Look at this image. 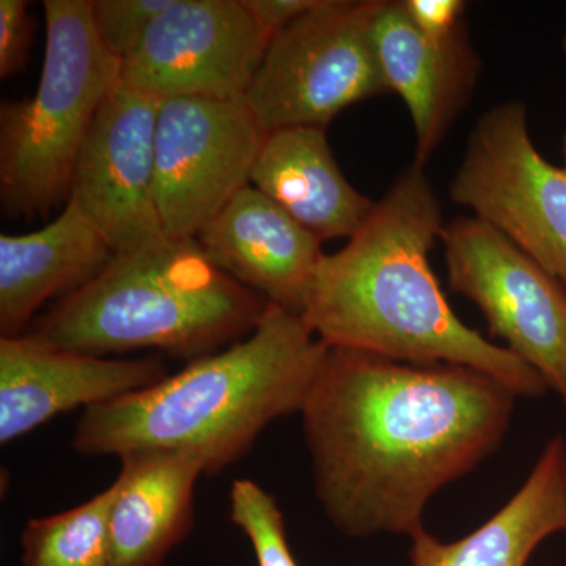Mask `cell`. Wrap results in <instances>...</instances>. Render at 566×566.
<instances>
[{
  "instance_id": "21",
  "label": "cell",
  "mask_w": 566,
  "mask_h": 566,
  "mask_svg": "<svg viewBox=\"0 0 566 566\" xmlns=\"http://www.w3.org/2000/svg\"><path fill=\"white\" fill-rule=\"evenodd\" d=\"M170 3L172 0H91L93 25L106 51L122 63Z\"/></svg>"
},
{
  "instance_id": "22",
  "label": "cell",
  "mask_w": 566,
  "mask_h": 566,
  "mask_svg": "<svg viewBox=\"0 0 566 566\" xmlns=\"http://www.w3.org/2000/svg\"><path fill=\"white\" fill-rule=\"evenodd\" d=\"M25 0H0V77L24 69L32 46V20Z\"/></svg>"
},
{
  "instance_id": "11",
  "label": "cell",
  "mask_w": 566,
  "mask_h": 566,
  "mask_svg": "<svg viewBox=\"0 0 566 566\" xmlns=\"http://www.w3.org/2000/svg\"><path fill=\"white\" fill-rule=\"evenodd\" d=\"M161 99L118 82L82 145L66 202L115 253L166 240L155 193V133Z\"/></svg>"
},
{
  "instance_id": "12",
  "label": "cell",
  "mask_w": 566,
  "mask_h": 566,
  "mask_svg": "<svg viewBox=\"0 0 566 566\" xmlns=\"http://www.w3.org/2000/svg\"><path fill=\"white\" fill-rule=\"evenodd\" d=\"M156 359H104L35 335L0 337V442L9 444L52 417L106 403L166 378Z\"/></svg>"
},
{
  "instance_id": "4",
  "label": "cell",
  "mask_w": 566,
  "mask_h": 566,
  "mask_svg": "<svg viewBox=\"0 0 566 566\" xmlns=\"http://www.w3.org/2000/svg\"><path fill=\"white\" fill-rule=\"evenodd\" d=\"M268 305L219 270L199 241L166 238L114 253L91 283L41 315L31 334L98 357L148 348L200 356L251 334Z\"/></svg>"
},
{
  "instance_id": "9",
  "label": "cell",
  "mask_w": 566,
  "mask_h": 566,
  "mask_svg": "<svg viewBox=\"0 0 566 566\" xmlns=\"http://www.w3.org/2000/svg\"><path fill=\"white\" fill-rule=\"evenodd\" d=\"M268 133L244 98H169L155 133V193L164 233L197 240L241 189Z\"/></svg>"
},
{
  "instance_id": "25",
  "label": "cell",
  "mask_w": 566,
  "mask_h": 566,
  "mask_svg": "<svg viewBox=\"0 0 566 566\" xmlns=\"http://www.w3.org/2000/svg\"><path fill=\"white\" fill-rule=\"evenodd\" d=\"M562 50H564L566 54V32L564 33V39H562ZM562 155H564V166L566 167V129L564 134V139H562Z\"/></svg>"
},
{
  "instance_id": "14",
  "label": "cell",
  "mask_w": 566,
  "mask_h": 566,
  "mask_svg": "<svg viewBox=\"0 0 566 566\" xmlns=\"http://www.w3.org/2000/svg\"><path fill=\"white\" fill-rule=\"evenodd\" d=\"M376 57L389 92L408 107L416 132V163L424 167L474 88L479 59L465 31L434 43L416 28L403 2L382 0L374 21Z\"/></svg>"
},
{
  "instance_id": "10",
  "label": "cell",
  "mask_w": 566,
  "mask_h": 566,
  "mask_svg": "<svg viewBox=\"0 0 566 566\" xmlns=\"http://www.w3.org/2000/svg\"><path fill=\"white\" fill-rule=\"evenodd\" d=\"M273 36L243 0H172L122 62L126 87L153 98H243Z\"/></svg>"
},
{
  "instance_id": "17",
  "label": "cell",
  "mask_w": 566,
  "mask_h": 566,
  "mask_svg": "<svg viewBox=\"0 0 566 566\" xmlns=\"http://www.w3.org/2000/svg\"><path fill=\"white\" fill-rule=\"evenodd\" d=\"M251 185L322 243L353 238L376 205L346 180L322 128L268 134Z\"/></svg>"
},
{
  "instance_id": "3",
  "label": "cell",
  "mask_w": 566,
  "mask_h": 566,
  "mask_svg": "<svg viewBox=\"0 0 566 566\" xmlns=\"http://www.w3.org/2000/svg\"><path fill=\"white\" fill-rule=\"evenodd\" d=\"M327 345L303 315L279 305L244 340L137 392L85 409L82 455L182 453L214 475L240 460L279 417L301 412Z\"/></svg>"
},
{
  "instance_id": "6",
  "label": "cell",
  "mask_w": 566,
  "mask_h": 566,
  "mask_svg": "<svg viewBox=\"0 0 566 566\" xmlns=\"http://www.w3.org/2000/svg\"><path fill=\"white\" fill-rule=\"evenodd\" d=\"M382 0H319L275 33L244 102L264 133L322 128L353 104L390 93L376 57Z\"/></svg>"
},
{
  "instance_id": "1",
  "label": "cell",
  "mask_w": 566,
  "mask_h": 566,
  "mask_svg": "<svg viewBox=\"0 0 566 566\" xmlns=\"http://www.w3.org/2000/svg\"><path fill=\"white\" fill-rule=\"evenodd\" d=\"M516 397L463 365L327 345L301 409L324 513L353 538L419 535L431 497L501 446Z\"/></svg>"
},
{
  "instance_id": "5",
  "label": "cell",
  "mask_w": 566,
  "mask_h": 566,
  "mask_svg": "<svg viewBox=\"0 0 566 566\" xmlns=\"http://www.w3.org/2000/svg\"><path fill=\"white\" fill-rule=\"evenodd\" d=\"M43 10L39 87L0 107V199L28 218L69 200L82 145L122 69L98 39L91 0H44Z\"/></svg>"
},
{
  "instance_id": "13",
  "label": "cell",
  "mask_w": 566,
  "mask_h": 566,
  "mask_svg": "<svg viewBox=\"0 0 566 566\" xmlns=\"http://www.w3.org/2000/svg\"><path fill=\"white\" fill-rule=\"evenodd\" d=\"M197 241L223 273L297 314L324 256L322 241L252 185L230 200Z\"/></svg>"
},
{
  "instance_id": "2",
  "label": "cell",
  "mask_w": 566,
  "mask_h": 566,
  "mask_svg": "<svg viewBox=\"0 0 566 566\" xmlns=\"http://www.w3.org/2000/svg\"><path fill=\"white\" fill-rule=\"evenodd\" d=\"M442 208L423 167L398 177L359 232L316 268L304 322L329 346L397 363L452 364L504 382L517 397L539 398L546 382L531 365L465 326L430 266Z\"/></svg>"
},
{
  "instance_id": "7",
  "label": "cell",
  "mask_w": 566,
  "mask_h": 566,
  "mask_svg": "<svg viewBox=\"0 0 566 566\" xmlns=\"http://www.w3.org/2000/svg\"><path fill=\"white\" fill-rule=\"evenodd\" d=\"M450 197L566 286V167L536 150L523 103L499 104L479 118Z\"/></svg>"
},
{
  "instance_id": "24",
  "label": "cell",
  "mask_w": 566,
  "mask_h": 566,
  "mask_svg": "<svg viewBox=\"0 0 566 566\" xmlns=\"http://www.w3.org/2000/svg\"><path fill=\"white\" fill-rule=\"evenodd\" d=\"M319 0H243L244 9L264 32L275 33L318 6Z\"/></svg>"
},
{
  "instance_id": "23",
  "label": "cell",
  "mask_w": 566,
  "mask_h": 566,
  "mask_svg": "<svg viewBox=\"0 0 566 566\" xmlns=\"http://www.w3.org/2000/svg\"><path fill=\"white\" fill-rule=\"evenodd\" d=\"M403 6L420 33L434 43H447L464 32L461 0H403Z\"/></svg>"
},
{
  "instance_id": "18",
  "label": "cell",
  "mask_w": 566,
  "mask_h": 566,
  "mask_svg": "<svg viewBox=\"0 0 566 566\" xmlns=\"http://www.w3.org/2000/svg\"><path fill=\"white\" fill-rule=\"evenodd\" d=\"M566 534V441L554 436L520 491L493 517L458 542L427 531L412 536L411 566H527L536 547Z\"/></svg>"
},
{
  "instance_id": "16",
  "label": "cell",
  "mask_w": 566,
  "mask_h": 566,
  "mask_svg": "<svg viewBox=\"0 0 566 566\" xmlns=\"http://www.w3.org/2000/svg\"><path fill=\"white\" fill-rule=\"evenodd\" d=\"M112 483L109 566H163L193 526L197 458L170 452L122 457Z\"/></svg>"
},
{
  "instance_id": "19",
  "label": "cell",
  "mask_w": 566,
  "mask_h": 566,
  "mask_svg": "<svg viewBox=\"0 0 566 566\" xmlns=\"http://www.w3.org/2000/svg\"><path fill=\"white\" fill-rule=\"evenodd\" d=\"M112 485L80 506L29 521L22 566H109Z\"/></svg>"
},
{
  "instance_id": "20",
  "label": "cell",
  "mask_w": 566,
  "mask_h": 566,
  "mask_svg": "<svg viewBox=\"0 0 566 566\" xmlns=\"http://www.w3.org/2000/svg\"><path fill=\"white\" fill-rule=\"evenodd\" d=\"M230 517L251 539L259 566H297L286 542L281 509L262 486L248 479L233 482Z\"/></svg>"
},
{
  "instance_id": "8",
  "label": "cell",
  "mask_w": 566,
  "mask_h": 566,
  "mask_svg": "<svg viewBox=\"0 0 566 566\" xmlns=\"http://www.w3.org/2000/svg\"><path fill=\"white\" fill-rule=\"evenodd\" d=\"M450 289L480 308L494 337L566 405V286L474 216L441 232Z\"/></svg>"
},
{
  "instance_id": "15",
  "label": "cell",
  "mask_w": 566,
  "mask_h": 566,
  "mask_svg": "<svg viewBox=\"0 0 566 566\" xmlns=\"http://www.w3.org/2000/svg\"><path fill=\"white\" fill-rule=\"evenodd\" d=\"M114 253L104 234L71 202L36 232L0 234L2 337L21 335L52 297L69 296L91 283Z\"/></svg>"
}]
</instances>
